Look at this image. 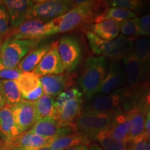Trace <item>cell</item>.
I'll return each instance as SVG.
<instances>
[{
    "mask_svg": "<svg viewBox=\"0 0 150 150\" xmlns=\"http://www.w3.org/2000/svg\"><path fill=\"white\" fill-rule=\"evenodd\" d=\"M20 134L14 120L11 106L5 105L0 110V138L2 140V144L11 141Z\"/></svg>",
    "mask_w": 150,
    "mask_h": 150,
    "instance_id": "obj_20",
    "label": "cell"
},
{
    "mask_svg": "<svg viewBox=\"0 0 150 150\" xmlns=\"http://www.w3.org/2000/svg\"><path fill=\"white\" fill-rule=\"evenodd\" d=\"M52 47V43H50L33 48L24 56L17 67L23 72H30L33 71L42 58L50 51Z\"/></svg>",
    "mask_w": 150,
    "mask_h": 150,
    "instance_id": "obj_23",
    "label": "cell"
},
{
    "mask_svg": "<svg viewBox=\"0 0 150 150\" xmlns=\"http://www.w3.org/2000/svg\"><path fill=\"white\" fill-rule=\"evenodd\" d=\"M15 82L21 93L22 97L35 91L41 86L40 77L33 72H22Z\"/></svg>",
    "mask_w": 150,
    "mask_h": 150,
    "instance_id": "obj_27",
    "label": "cell"
},
{
    "mask_svg": "<svg viewBox=\"0 0 150 150\" xmlns=\"http://www.w3.org/2000/svg\"><path fill=\"white\" fill-rule=\"evenodd\" d=\"M91 140L78 133L59 137L52 140L48 147L52 150H65L72 147L79 145H88Z\"/></svg>",
    "mask_w": 150,
    "mask_h": 150,
    "instance_id": "obj_25",
    "label": "cell"
},
{
    "mask_svg": "<svg viewBox=\"0 0 150 150\" xmlns=\"http://www.w3.org/2000/svg\"><path fill=\"white\" fill-rule=\"evenodd\" d=\"M133 53L147 79L150 77V36H140L134 41Z\"/></svg>",
    "mask_w": 150,
    "mask_h": 150,
    "instance_id": "obj_21",
    "label": "cell"
},
{
    "mask_svg": "<svg viewBox=\"0 0 150 150\" xmlns=\"http://www.w3.org/2000/svg\"><path fill=\"white\" fill-rule=\"evenodd\" d=\"M40 81L45 95L53 97L68 89L72 84V79L68 74L47 75L40 77Z\"/></svg>",
    "mask_w": 150,
    "mask_h": 150,
    "instance_id": "obj_18",
    "label": "cell"
},
{
    "mask_svg": "<svg viewBox=\"0 0 150 150\" xmlns=\"http://www.w3.org/2000/svg\"><path fill=\"white\" fill-rule=\"evenodd\" d=\"M2 1L8 11L11 29L18 27L28 20L29 11L35 2L29 0H6Z\"/></svg>",
    "mask_w": 150,
    "mask_h": 150,
    "instance_id": "obj_14",
    "label": "cell"
},
{
    "mask_svg": "<svg viewBox=\"0 0 150 150\" xmlns=\"http://www.w3.org/2000/svg\"><path fill=\"white\" fill-rule=\"evenodd\" d=\"M39 40L5 39L0 51V70L3 69L14 68L38 44Z\"/></svg>",
    "mask_w": 150,
    "mask_h": 150,
    "instance_id": "obj_5",
    "label": "cell"
},
{
    "mask_svg": "<svg viewBox=\"0 0 150 150\" xmlns=\"http://www.w3.org/2000/svg\"><path fill=\"white\" fill-rule=\"evenodd\" d=\"M54 34L56 31L52 21L45 22L38 19H30L22 22L18 27L11 29L6 38L40 41Z\"/></svg>",
    "mask_w": 150,
    "mask_h": 150,
    "instance_id": "obj_6",
    "label": "cell"
},
{
    "mask_svg": "<svg viewBox=\"0 0 150 150\" xmlns=\"http://www.w3.org/2000/svg\"><path fill=\"white\" fill-rule=\"evenodd\" d=\"M65 150H89L87 145H79L76 147H72Z\"/></svg>",
    "mask_w": 150,
    "mask_h": 150,
    "instance_id": "obj_39",
    "label": "cell"
},
{
    "mask_svg": "<svg viewBox=\"0 0 150 150\" xmlns=\"http://www.w3.org/2000/svg\"><path fill=\"white\" fill-rule=\"evenodd\" d=\"M140 36H150V13L140 18Z\"/></svg>",
    "mask_w": 150,
    "mask_h": 150,
    "instance_id": "obj_36",
    "label": "cell"
},
{
    "mask_svg": "<svg viewBox=\"0 0 150 150\" xmlns=\"http://www.w3.org/2000/svg\"><path fill=\"white\" fill-rule=\"evenodd\" d=\"M89 31L102 40L112 41L119 36L120 22L112 20H104L91 24Z\"/></svg>",
    "mask_w": 150,
    "mask_h": 150,
    "instance_id": "obj_22",
    "label": "cell"
},
{
    "mask_svg": "<svg viewBox=\"0 0 150 150\" xmlns=\"http://www.w3.org/2000/svg\"><path fill=\"white\" fill-rule=\"evenodd\" d=\"M37 121L45 117H54L55 112L54 97L43 95L34 102Z\"/></svg>",
    "mask_w": 150,
    "mask_h": 150,
    "instance_id": "obj_28",
    "label": "cell"
},
{
    "mask_svg": "<svg viewBox=\"0 0 150 150\" xmlns=\"http://www.w3.org/2000/svg\"><path fill=\"white\" fill-rule=\"evenodd\" d=\"M130 127L131 115L129 110L122 111L120 109L115 114L108 131L115 140L129 143Z\"/></svg>",
    "mask_w": 150,
    "mask_h": 150,
    "instance_id": "obj_19",
    "label": "cell"
},
{
    "mask_svg": "<svg viewBox=\"0 0 150 150\" xmlns=\"http://www.w3.org/2000/svg\"><path fill=\"white\" fill-rule=\"evenodd\" d=\"M125 83V70L120 61H111L98 94L107 95L119 89Z\"/></svg>",
    "mask_w": 150,
    "mask_h": 150,
    "instance_id": "obj_16",
    "label": "cell"
},
{
    "mask_svg": "<svg viewBox=\"0 0 150 150\" xmlns=\"http://www.w3.org/2000/svg\"><path fill=\"white\" fill-rule=\"evenodd\" d=\"M134 99V104L133 106H136L147 115V112L150 111V77L142 86Z\"/></svg>",
    "mask_w": 150,
    "mask_h": 150,
    "instance_id": "obj_31",
    "label": "cell"
},
{
    "mask_svg": "<svg viewBox=\"0 0 150 150\" xmlns=\"http://www.w3.org/2000/svg\"><path fill=\"white\" fill-rule=\"evenodd\" d=\"M6 105L5 104V102L4 100V99L2 98V97H1V94H0V110L4 106Z\"/></svg>",
    "mask_w": 150,
    "mask_h": 150,
    "instance_id": "obj_41",
    "label": "cell"
},
{
    "mask_svg": "<svg viewBox=\"0 0 150 150\" xmlns=\"http://www.w3.org/2000/svg\"><path fill=\"white\" fill-rule=\"evenodd\" d=\"M74 6V1H37L29 11L28 20L38 19L48 22L68 12Z\"/></svg>",
    "mask_w": 150,
    "mask_h": 150,
    "instance_id": "obj_7",
    "label": "cell"
},
{
    "mask_svg": "<svg viewBox=\"0 0 150 150\" xmlns=\"http://www.w3.org/2000/svg\"><path fill=\"white\" fill-rule=\"evenodd\" d=\"M95 140L98 141L105 150H128L129 148V143L115 140L110 136L108 130L99 133Z\"/></svg>",
    "mask_w": 150,
    "mask_h": 150,
    "instance_id": "obj_30",
    "label": "cell"
},
{
    "mask_svg": "<svg viewBox=\"0 0 150 150\" xmlns=\"http://www.w3.org/2000/svg\"><path fill=\"white\" fill-rule=\"evenodd\" d=\"M127 98L125 90L117 89L107 95L93 97L82 109V112H110L121 109V104Z\"/></svg>",
    "mask_w": 150,
    "mask_h": 150,
    "instance_id": "obj_10",
    "label": "cell"
},
{
    "mask_svg": "<svg viewBox=\"0 0 150 150\" xmlns=\"http://www.w3.org/2000/svg\"><path fill=\"white\" fill-rule=\"evenodd\" d=\"M54 139L45 138L27 131L20 134L17 138L0 146V150H13L17 148H38L48 146Z\"/></svg>",
    "mask_w": 150,
    "mask_h": 150,
    "instance_id": "obj_15",
    "label": "cell"
},
{
    "mask_svg": "<svg viewBox=\"0 0 150 150\" xmlns=\"http://www.w3.org/2000/svg\"><path fill=\"white\" fill-rule=\"evenodd\" d=\"M118 110L110 112L81 111L75 119L74 126L76 132L89 140H95L99 133L108 130Z\"/></svg>",
    "mask_w": 150,
    "mask_h": 150,
    "instance_id": "obj_4",
    "label": "cell"
},
{
    "mask_svg": "<svg viewBox=\"0 0 150 150\" xmlns=\"http://www.w3.org/2000/svg\"><path fill=\"white\" fill-rule=\"evenodd\" d=\"M83 98L72 99L65 102L63 106L54 113V119L61 127L73 125V120L78 117L83 108Z\"/></svg>",
    "mask_w": 150,
    "mask_h": 150,
    "instance_id": "obj_17",
    "label": "cell"
},
{
    "mask_svg": "<svg viewBox=\"0 0 150 150\" xmlns=\"http://www.w3.org/2000/svg\"><path fill=\"white\" fill-rule=\"evenodd\" d=\"M137 14L134 11H130L126 9L108 7L100 15L96 20L95 23L101 22L104 20H112L118 22H121L125 20L136 18Z\"/></svg>",
    "mask_w": 150,
    "mask_h": 150,
    "instance_id": "obj_29",
    "label": "cell"
},
{
    "mask_svg": "<svg viewBox=\"0 0 150 150\" xmlns=\"http://www.w3.org/2000/svg\"><path fill=\"white\" fill-rule=\"evenodd\" d=\"M68 12L52 20L56 33H63L80 27L95 23V20L107 8L106 1H74Z\"/></svg>",
    "mask_w": 150,
    "mask_h": 150,
    "instance_id": "obj_1",
    "label": "cell"
},
{
    "mask_svg": "<svg viewBox=\"0 0 150 150\" xmlns=\"http://www.w3.org/2000/svg\"><path fill=\"white\" fill-rule=\"evenodd\" d=\"M0 94L6 105L12 106L23 100L15 81L0 79Z\"/></svg>",
    "mask_w": 150,
    "mask_h": 150,
    "instance_id": "obj_26",
    "label": "cell"
},
{
    "mask_svg": "<svg viewBox=\"0 0 150 150\" xmlns=\"http://www.w3.org/2000/svg\"><path fill=\"white\" fill-rule=\"evenodd\" d=\"M86 37L91 50L97 56L108 58L112 61H120L131 53L134 50L136 39L119 35L112 41H106L99 38L90 31H86Z\"/></svg>",
    "mask_w": 150,
    "mask_h": 150,
    "instance_id": "obj_3",
    "label": "cell"
},
{
    "mask_svg": "<svg viewBox=\"0 0 150 150\" xmlns=\"http://www.w3.org/2000/svg\"><path fill=\"white\" fill-rule=\"evenodd\" d=\"M65 70L58 52L57 42H55L52 43V48L42 58L33 72L38 77H41L47 75L61 74Z\"/></svg>",
    "mask_w": 150,
    "mask_h": 150,
    "instance_id": "obj_13",
    "label": "cell"
},
{
    "mask_svg": "<svg viewBox=\"0 0 150 150\" xmlns=\"http://www.w3.org/2000/svg\"><path fill=\"white\" fill-rule=\"evenodd\" d=\"M123 63L127 83V87L124 90L127 98H134L148 79L133 52L124 58Z\"/></svg>",
    "mask_w": 150,
    "mask_h": 150,
    "instance_id": "obj_8",
    "label": "cell"
},
{
    "mask_svg": "<svg viewBox=\"0 0 150 150\" xmlns=\"http://www.w3.org/2000/svg\"><path fill=\"white\" fill-rule=\"evenodd\" d=\"M129 110L131 115V127L129 136V143H130L146 133V114L134 106L129 108Z\"/></svg>",
    "mask_w": 150,
    "mask_h": 150,
    "instance_id": "obj_24",
    "label": "cell"
},
{
    "mask_svg": "<svg viewBox=\"0 0 150 150\" xmlns=\"http://www.w3.org/2000/svg\"><path fill=\"white\" fill-rule=\"evenodd\" d=\"M4 40H5L4 38L0 37V51H1V47H2V45H3V43H4Z\"/></svg>",
    "mask_w": 150,
    "mask_h": 150,
    "instance_id": "obj_42",
    "label": "cell"
},
{
    "mask_svg": "<svg viewBox=\"0 0 150 150\" xmlns=\"http://www.w3.org/2000/svg\"><path fill=\"white\" fill-rule=\"evenodd\" d=\"M14 120L20 133L30 130L37 122L34 102L23 100L11 106Z\"/></svg>",
    "mask_w": 150,
    "mask_h": 150,
    "instance_id": "obj_11",
    "label": "cell"
},
{
    "mask_svg": "<svg viewBox=\"0 0 150 150\" xmlns=\"http://www.w3.org/2000/svg\"><path fill=\"white\" fill-rule=\"evenodd\" d=\"M13 150H52L48 146L38 148H17Z\"/></svg>",
    "mask_w": 150,
    "mask_h": 150,
    "instance_id": "obj_38",
    "label": "cell"
},
{
    "mask_svg": "<svg viewBox=\"0 0 150 150\" xmlns=\"http://www.w3.org/2000/svg\"><path fill=\"white\" fill-rule=\"evenodd\" d=\"M22 72H23L19 70L17 67L14 68L3 69L0 70V79L16 81L22 74Z\"/></svg>",
    "mask_w": 150,
    "mask_h": 150,
    "instance_id": "obj_35",
    "label": "cell"
},
{
    "mask_svg": "<svg viewBox=\"0 0 150 150\" xmlns=\"http://www.w3.org/2000/svg\"><path fill=\"white\" fill-rule=\"evenodd\" d=\"M90 150H102V148H100L96 144H93L90 147Z\"/></svg>",
    "mask_w": 150,
    "mask_h": 150,
    "instance_id": "obj_40",
    "label": "cell"
},
{
    "mask_svg": "<svg viewBox=\"0 0 150 150\" xmlns=\"http://www.w3.org/2000/svg\"><path fill=\"white\" fill-rule=\"evenodd\" d=\"M29 131L45 138H59L76 132L74 124L72 126L61 127L57 120L54 117H45L38 120Z\"/></svg>",
    "mask_w": 150,
    "mask_h": 150,
    "instance_id": "obj_12",
    "label": "cell"
},
{
    "mask_svg": "<svg viewBox=\"0 0 150 150\" xmlns=\"http://www.w3.org/2000/svg\"><path fill=\"white\" fill-rule=\"evenodd\" d=\"M140 18H135L120 22L121 35L127 38L136 39L140 36Z\"/></svg>",
    "mask_w": 150,
    "mask_h": 150,
    "instance_id": "obj_32",
    "label": "cell"
},
{
    "mask_svg": "<svg viewBox=\"0 0 150 150\" xmlns=\"http://www.w3.org/2000/svg\"><path fill=\"white\" fill-rule=\"evenodd\" d=\"M57 49L65 70L73 72L82 58L81 47L78 39L72 35L61 38L57 42Z\"/></svg>",
    "mask_w": 150,
    "mask_h": 150,
    "instance_id": "obj_9",
    "label": "cell"
},
{
    "mask_svg": "<svg viewBox=\"0 0 150 150\" xmlns=\"http://www.w3.org/2000/svg\"><path fill=\"white\" fill-rule=\"evenodd\" d=\"M106 58L102 56H90L86 61L79 78V86L85 98L91 100L98 94L108 67Z\"/></svg>",
    "mask_w": 150,
    "mask_h": 150,
    "instance_id": "obj_2",
    "label": "cell"
},
{
    "mask_svg": "<svg viewBox=\"0 0 150 150\" xmlns=\"http://www.w3.org/2000/svg\"><path fill=\"white\" fill-rule=\"evenodd\" d=\"M128 150H150V137L146 134L129 143Z\"/></svg>",
    "mask_w": 150,
    "mask_h": 150,
    "instance_id": "obj_34",
    "label": "cell"
},
{
    "mask_svg": "<svg viewBox=\"0 0 150 150\" xmlns=\"http://www.w3.org/2000/svg\"><path fill=\"white\" fill-rule=\"evenodd\" d=\"M145 132L150 137V111L148 112L146 115Z\"/></svg>",
    "mask_w": 150,
    "mask_h": 150,
    "instance_id": "obj_37",
    "label": "cell"
},
{
    "mask_svg": "<svg viewBox=\"0 0 150 150\" xmlns=\"http://www.w3.org/2000/svg\"><path fill=\"white\" fill-rule=\"evenodd\" d=\"M106 4L108 6L126 9L130 11H139L142 6V1L138 0H112L106 1Z\"/></svg>",
    "mask_w": 150,
    "mask_h": 150,
    "instance_id": "obj_33",
    "label": "cell"
}]
</instances>
